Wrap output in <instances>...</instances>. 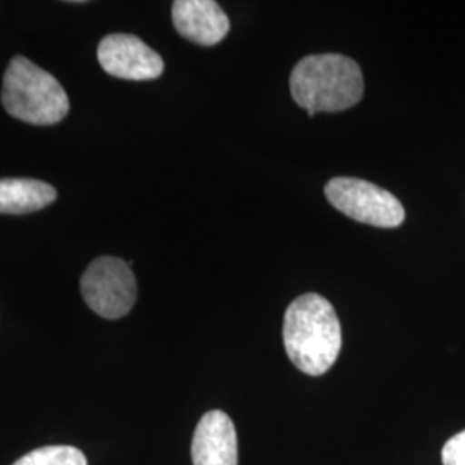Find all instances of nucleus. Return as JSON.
Listing matches in <instances>:
<instances>
[{
  "label": "nucleus",
  "mask_w": 465,
  "mask_h": 465,
  "mask_svg": "<svg viewBox=\"0 0 465 465\" xmlns=\"http://www.w3.org/2000/svg\"><path fill=\"white\" fill-rule=\"evenodd\" d=\"M443 465H465V431L451 436L441 450Z\"/></svg>",
  "instance_id": "nucleus-11"
},
{
  "label": "nucleus",
  "mask_w": 465,
  "mask_h": 465,
  "mask_svg": "<svg viewBox=\"0 0 465 465\" xmlns=\"http://www.w3.org/2000/svg\"><path fill=\"white\" fill-rule=\"evenodd\" d=\"M173 25L183 38L203 47L216 45L230 32V19L214 0H176Z\"/></svg>",
  "instance_id": "nucleus-7"
},
{
  "label": "nucleus",
  "mask_w": 465,
  "mask_h": 465,
  "mask_svg": "<svg viewBox=\"0 0 465 465\" xmlns=\"http://www.w3.org/2000/svg\"><path fill=\"white\" fill-rule=\"evenodd\" d=\"M193 465H238V438L232 419L211 411L200 419L192 441Z\"/></svg>",
  "instance_id": "nucleus-8"
},
{
  "label": "nucleus",
  "mask_w": 465,
  "mask_h": 465,
  "mask_svg": "<svg viewBox=\"0 0 465 465\" xmlns=\"http://www.w3.org/2000/svg\"><path fill=\"white\" fill-rule=\"evenodd\" d=\"M2 104L7 114L36 126L61 123L69 113V99L63 84L21 55L9 63L4 74Z\"/></svg>",
  "instance_id": "nucleus-3"
},
{
  "label": "nucleus",
  "mask_w": 465,
  "mask_h": 465,
  "mask_svg": "<svg viewBox=\"0 0 465 465\" xmlns=\"http://www.w3.org/2000/svg\"><path fill=\"white\" fill-rule=\"evenodd\" d=\"M13 465H86V457L82 450L57 445L34 450Z\"/></svg>",
  "instance_id": "nucleus-10"
},
{
  "label": "nucleus",
  "mask_w": 465,
  "mask_h": 465,
  "mask_svg": "<svg viewBox=\"0 0 465 465\" xmlns=\"http://www.w3.org/2000/svg\"><path fill=\"white\" fill-rule=\"evenodd\" d=\"M80 288L86 305L104 319H119L130 314L138 293L130 262L111 255L99 257L88 266Z\"/></svg>",
  "instance_id": "nucleus-4"
},
{
  "label": "nucleus",
  "mask_w": 465,
  "mask_h": 465,
  "mask_svg": "<svg viewBox=\"0 0 465 465\" xmlns=\"http://www.w3.org/2000/svg\"><path fill=\"white\" fill-rule=\"evenodd\" d=\"M292 97L307 111L340 113L353 107L364 95L361 66L341 54L303 57L290 76Z\"/></svg>",
  "instance_id": "nucleus-2"
},
{
  "label": "nucleus",
  "mask_w": 465,
  "mask_h": 465,
  "mask_svg": "<svg viewBox=\"0 0 465 465\" xmlns=\"http://www.w3.org/2000/svg\"><path fill=\"white\" fill-rule=\"evenodd\" d=\"M97 57L107 74L121 80L149 82L164 71L163 57L134 35H107L99 44Z\"/></svg>",
  "instance_id": "nucleus-6"
},
{
  "label": "nucleus",
  "mask_w": 465,
  "mask_h": 465,
  "mask_svg": "<svg viewBox=\"0 0 465 465\" xmlns=\"http://www.w3.org/2000/svg\"><path fill=\"white\" fill-rule=\"evenodd\" d=\"M57 199L54 186L32 178H0V214H30Z\"/></svg>",
  "instance_id": "nucleus-9"
},
{
  "label": "nucleus",
  "mask_w": 465,
  "mask_h": 465,
  "mask_svg": "<svg viewBox=\"0 0 465 465\" xmlns=\"http://www.w3.org/2000/svg\"><path fill=\"white\" fill-rule=\"evenodd\" d=\"M282 341L288 359L309 376H322L341 351V324L331 303L317 293H305L284 314Z\"/></svg>",
  "instance_id": "nucleus-1"
},
{
  "label": "nucleus",
  "mask_w": 465,
  "mask_h": 465,
  "mask_svg": "<svg viewBox=\"0 0 465 465\" xmlns=\"http://www.w3.org/2000/svg\"><path fill=\"white\" fill-rule=\"evenodd\" d=\"M334 209L376 228H397L405 221L400 200L378 184L359 178H332L324 188Z\"/></svg>",
  "instance_id": "nucleus-5"
}]
</instances>
